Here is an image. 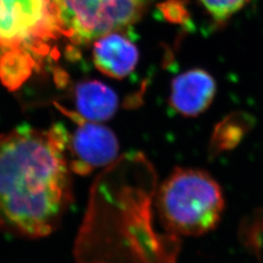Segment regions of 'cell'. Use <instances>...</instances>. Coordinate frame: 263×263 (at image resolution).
Here are the masks:
<instances>
[{"label": "cell", "mask_w": 263, "mask_h": 263, "mask_svg": "<svg viewBox=\"0 0 263 263\" xmlns=\"http://www.w3.org/2000/svg\"><path fill=\"white\" fill-rule=\"evenodd\" d=\"M77 127L69 134L66 155L69 168L78 176L106 168L119 158V142L112 130L100 122L88 121L78 113L67 114Z\"/></svg>", "instance_id": "6"}, {"label": "cell", "mask_w": 263, "mask_h": 263, "mask_svg": "<svg viewBox=\"0 0 263 263\" xmlns=\"http://www.w3.org/2000/svg\"><path fill=\"white\" fill-rule=\"evenodd\" d=\"M251 0H199L210 19L216 27H221Z\"/></svg>", "instance_id": "13"}, {"label": "cell", "mask_w": 263, "mask_h": 263, "mask_svg": "<svg viewBox=\"0 0 263 263\" xmlns=\"http://www.w3.org/2000/svg\"><path fill=\"white\" fill-rule=\"evenodd\" d=\"M61 33L85 45L141 20L148 0H53Z\"/></svg>", "instance_id": "4"}, {"label": "cell", "mask_w": 263, "mask_h": 263, "mask_svg": "<svg viewBox=\"0 0 263 263\" xmlns=\"http://www.w3.org/2000/svg\"><path fill=\"white\" fill-rule=\"evenodd\" d=\"M216 82L205 69L193 68L177 76L171 86L170 104L185 117L205 112L215 100Z\"/></svg>", "instance_id": "7"}, {"label": "cell", "mask_w": 263, "mask_h": 263, "mask_svg": "<svg viewBox=\"0 0 263 263\" xmlns=\"http://www.w3.org/2000/svg\"><path fill=\"white\" fill-rule=\"evenodd\" d=\"M68 137L60 124L0 134V232L38 239L61 226L74 201Z\"/></svg>", "instance_id": "2"}, {"label": "cell", "mask_w": 263, "mask_h": 263, "mask_svg": "<svg viewBox=\"0 0 263 263\" xmlns=\"http://www.w3.org/2000/svg\"><path fill=\"white\" fill-rule=\"evenodd\" d=\"M76 100L77 113L88 121H107L118 108L117 95L110 87L96 80L77 85Z\"/></svg>", "instance_id": "9"}, {"label": "cell", "mask_w": 263, "mask_h": 263, "mask_svg": "<svg viewBox=\"0 0 263 263\" xmlns=\"http://www.w3.org/2000/svg\"><path fill=\"white\" fill-rule=\"evenodd\" d=\"M239 240L249 254L258 259L263 254V208L245 216L239 226Z\"/></svg>", "instance_id": "12"}, {"label": "cell", "mask_w": 263, "mask_h": 263, "mask_svg": "<svg viewBox=\"0 0 263 263\" xmlns=\"http://www.w3.org/2000/svg\"><path fill=\"white\" fill-rule=\"evenodd\" d=\"M255 118L251 113L234 111L217 123L209 141V154L216 157L233 151L253 130Z\"/></svg>", "instance_id": "10"}, {"label": "cell", "mask_w": 263, "mask_h": 263, "mask_svg": "<svg viewBox=\"0 0 263 263\" xmlns=\"http://www.w3.org/2000/svg\"><path fill=\"white\" fill-rule=\"evenodd\" d=\"M226 208L223 191L208 172L178 167L157 188L155 211L164 230L201 236L216 229Z\"/></svg>", "instance_id": "3"}, {"label": "cell", "mask_w": 263, "mask_h": 263, "mask_svg": "<svg viewBox=\"0 0 263 263\" xmlns=\"http://www.w3.org/2000/svg\"><path fill=\"white\" fill-rule=\"evenodd\" d=\"M34 66L30 53L22 49L4 51L0 59V79L11 90L25 82Z\"/></svg>", "instance_id": "11"}, {"label": "cell", "mask_w": 263, "mask_h": 263, "mask_svg": "<svg viewBox=\"0 0 263 263\" xmlns=\"http://www.w3.org/2000/svg\"><path fill=\"white\" fill-rule=\"evenodd\" d=\"M161 10L165 18L175 24H186L190 21L187 6L184 0H168L163 3Z\"/></svg>", "instance_id": "14"}, {"label": "cell", "mask_w": 263, "mask_h": 263, "mask_svg": "<svg viewBox=\"0 0 263 263\" xmlns=\"http://www.w3.org/2000/svg\"><path fill=\"white\" fill-rule=\"evenodd\" d=\"M158 176L141 152L120 155L95 179L76 237L77 263H177L179 236L155 226Z\"/></svg>", "instance_id": "1"}, {"label": "cell", "mask_w": 263, "mask_h": 263, "mask_svg": "<svg viewBox=\"0 0 263 263\" xmlns=\"http://www.w3.org/2000/svg\"><path fill=\"white\" fill-rule=\"evenodd\" d=\"M61 33L53 0H0V49L42 53Z\"/></svg>", "instance_id": "5"}, {"label": "cell", "mask_w": 263, "mask_h": 263, "mask_svg": "<svg viewBox=\"0 0 263 263\" xmlns=\"http://www.w3.org/2000/svg\"><path fill=\"white\" fill-rule=\"evenodd\" d=\"M94 42V64L105 76L122 79L136 68L139 50L128 38L115 31L98 38Z\"/></svg>", "instance_id": "8"}]
</instances>
